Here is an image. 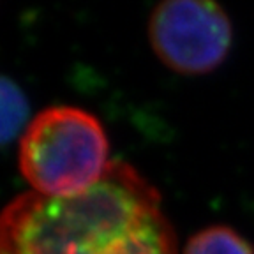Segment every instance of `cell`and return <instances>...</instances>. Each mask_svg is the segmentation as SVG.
I'll list each match as a JSON object with an SVG mask.
<instances>
[{"label": "cell", "instance_id": "obj_2", "mask_svg": "<svg viewBox=\"0 0 254 254\" xmlns=\"http://www.w3.org/2000/svg\"><path fill=\"white\" fill-rule=\"evenodd\" d=\"M110 143L88 111L53 106L28 122L20 139V171L34 192L74 196L90 189L110 166Z\"/></svg>", "mask_w": 254, "mask_h": 254}, {"label": "cell", "instance_id": "obj_1", "mask_svg": "<svg viewBox=\"0 0 254 254\" xmlns=\"http://www.w3.org/2000/svg\"><path fill=\"white\" fill-rule=\"evenodd\" d=\"M0 254H179L159 190L138 170L111 161L74 196L34 190L0 212Z\"/></svg>", "mask_w": 254, "mask_h": 254}, {"label": "cell", "instance_id": "obj_4", "mask_svg": "<svg viewBox=\"0 0 254 254\" xmlns=\"http://www.w3.org/2000/svg\"><path fill=\"white\" fill-rule=\"evenodd\" d=\"M28 113L30 106L20 85L0 74V147L27 129Z\"/></svg>", "mask_w": 254, "mask_h": 254}, {"label": "cell", "instance_id": "obj_5", "mask_svg": "<svg viewBox=\"0 0 254 254\" xmlns=\"http://www.w3.org/2000/svg\"><path fill=\"white\" fill-rule=\"evenodd\" d=\"M184 254H254V249L231 228L210 226L189 238Z\"/></svg>", "mask_w": 254, "mask_h": 254}, {"label": "cell", "instance_id": "obj_3", "mask_svg": "<svg viewBox=\"0 0 254 254\" xmlns=\"http://www.w3.org/2000/svg\"><path fill=\"white\" fill-rule=\"evenodd\" d=\"M148 39L168 69L199 76L215 71L226 60L233 28L226 12L214 2L166 0L152 12Z\"/></svg>", "mask_w": 254, "mask_h": 254}]
</instances>
